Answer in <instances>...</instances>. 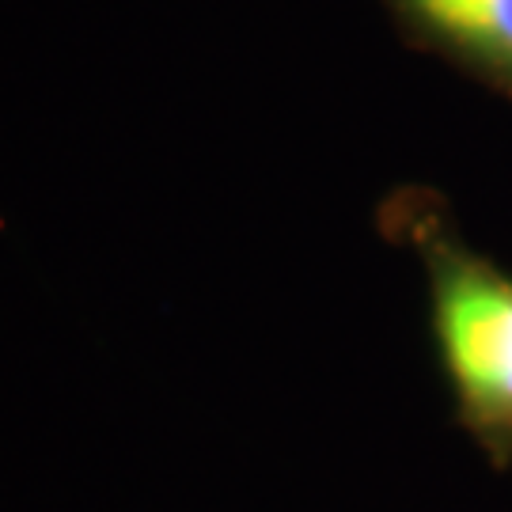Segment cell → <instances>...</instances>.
Listing matches in <instances>:
<instances>
[{"label":"cell","mask_w":512,"mask_h":512,"mask_svg":"<svg viewBox=\"0 0 512 512\" xmlns=\"http://www.w3.org/2000/svg\"><path fill=\"white\" fill-rule=\"evenodd\" d=\"M380 228L418 258L433 338L463 433L494 471L512 467V274L471 247L444 194L391 190Z\"/></svg>","instance_id":"6da1fadb"},{"label":"cell","mask_w":512,"mask_h":512,"mask_svg":"<svg viewBox=\"0 0 512 512\" xmlns=\"http://www.w3.org/2000/svg\"><path fill=\"white\" fill-rule=\"evenodd\" d=\"M406 46L512 103V0H380Z\"/></svg>","instance_id":"7a4b0ae2"}]
</instances>
